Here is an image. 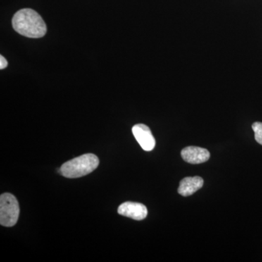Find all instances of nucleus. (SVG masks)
Segmentation results:
<instances>
[{
    "instance_id": "1",
    "label": "nucleus",
    "mask_w": 262,
    "mask_h": 262,
    "mask_svg": "<svg viewBox=\"0 0 262 262\" xmlns=\"http://www.w3.org/2000/svg\"><path fill=\"white\" fill-rule=\"evenodd\" d=\"M12 23L15 32L24 37L41 38L47 32V27L42 17L35 10L29 8L17 12Z\"/></svg>"
},
{
    "instance_id": "2",
    "label": "nucleus",
    "mask_w": 262,
    "mask_h": 262,
    "mask_svg": "<svg viewBox=\"0 0 262 262\" xmlns=\"http://www.w3.org/2000/svg\"><path fill=\"white\" fill-rule=\"evenodd\" d=\"M99 160L96 155L85 154L78 158L69 160L63 164L59 172L62 176L68 179H77L92 173L98 168Z\"/></svg>"
},
{
    "instance_id": "3",
    "label": "nucleus",
    "mask_w": 262,
    "mask_h": 262,
    "mask_svg": "<svg viewBox=\"0 0 262 262\" xmlns=\"http://www.w3.org/2000/svg\"><path fill=\"white\" fill-rule=\"evenodd\" d=\"M20 208L16 198L10 193L0 196V224L4 227H13L18 222Z\"/></svg>"
},
{
    "instance_id": "4",
    "label": "nucleus",
    "mask_w": 262,
    "mask_h": 262,
    "mask_svg": "<svg viewBox=\"0 0 262 262\" xmlns=\"http://www.w3.org/2000/svg\"><path fill=\"white\" fill-rule=\"evenodd\" d=\"M132 132L143 149L149 151L154 149L156 142L149 127L144 124H137L133 127Z\"/></svg>"
},
{
    "instance_id": "5",
    "label": "nucleus",
    "mask_w": 262,
    "mask_h": 262,
    "mask_svg": "<svg viewBox=\"0 0 262 262\" xmlns=\"http://www.w3.org/2000/svg\"><path fill=\"white\" fill-rule=\"evenodd\" d=\"M118 213L134 220H144L148 214L147 208L144 205L134 202H125L118 208Z\"/></svg>"
},
{
    "instance_id": "6",
    "label": "nucleus",
    "mask_w": 262,
    "mask_h": 262,
    "mask_svg": "<svg viewBox=\"0 0 262 262\" xmlns=\"http://www.w3.org/2000/svg\"><path fill=\"white\" fill-rule=\"evenodd\" d=\"M183 160L190 164L206 163L210 158V152L204 148L198 146H187L181 152Z\"/></svg>"
},
{
    "instance_id": "7",
    "label": "nucleus",
    "mask_w": 262,
    "mask_h": 262,
    "mask_svg": "<svg viewBox=\"0 0 262 262\" xmlns=\"http://www.w3.org/2000/svg\"><path fill=\"white\" fill-rule=\"evenodd\" d=\"M203 179L200 177H186L180 182L179 194L184 196L192 195L203 186Z\"/></svg>"
},
{
    "instance_id": "8",
    "label": "nucleus",
    "mask_w": 262,
    "mask_h": 262,
    "mask_svg": "<svg viewBox=\"0 0 262 262\" xmlns=\"http://www.w3.org/2000/svg\"><path fill=\"white\" fill-rule=\"evenodd\" d=\"M252 128L254 131L255 139L258 144L262 145V122H254L252 125Z\"/></svg>"
},
{
    "instance_id": "9",
    "label": "nucleus",
    "mask_w": 262,
    "mask_h": 262,
    "mask_svg": "<svg viewBox=\"0 0 262 262\" xmlns=\"http://www.w3.org/2000/svg\"><path fill=\"white\" fill-rule=\"evenodd\" d=\"M8 61L5 59V57L0 56V69H1V70H4V69L8 67Z\"/></svg>"
}]
</instances>
